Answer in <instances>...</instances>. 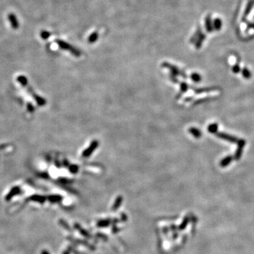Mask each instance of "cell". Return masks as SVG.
I'll return each mask as SVG.
<instances>
[{"mask_svg": "<svg viewBox=\"0 0 254 254\" xmlns=\"http://www.w3.org/2000/svg\"><path fill=\"white\" fill-rule=\"evenodd\" d=\"M188 85L186 83H185V82H182V83H181V84H180V92H179V94L177 95V99H178V98H180L181 95L183 94V93H186V92L187 90H188Z\"/></svg>", "mask_w": 254, "mask_h": 254, "instance_id": "11", "label": "cell"}, {"mask_svg": "<svg viewBox=\"0 0 254 254\" xmlns=\"http://www.w3.org/2000/svg\"><path fill=\"white\" fill-rule=\"evenodd\" d=\"M42 254H50V253H49L47 251L44 250V251H42Z\"/></svg>", "mask_w": 254, "mask_h": 254, "instance_id": "28", "label": "cell"}, {"mask_svg": "<svg viewBox=\"0 0 254 254\" xmlns=\"http://www.w3.org/2000/svg\"><path fill=\"white\" fill-rule=\"evenodd\" d=\"M56 42L60 48L62 49V50L68 51V52H69L70 53L72 54V55H74L76 57H79L81 55V52L80 50H78V49L76 48L75 47H73L71 44L68 43V42L59 39L57 40Z\"/></svg>", "mask_w": 254, "mask_h": 254, "instance_id": "1", "label": "cell"}, {"mask_svg": "<svg viewBox=\"0 0 254 254\" xmlns=\"http://www.w3.org/2000/svg\"><path fill=\"white\" fill-rule=\"evenodd\" d=\"M190 79H191V80L193 81L196 83H199L201 81V79H202V77H201V76L199 74H198V73H193V74H191V75H190Z\"/></svg>", "mask_w": 254, "mask_h": 254, "instance_id": "18", "label": "cell"}, {"mask_svg": "<svg viewBox=\"0 0 254 254\" xmlns=\"http://www.w3.org/2000/svg\"><path fill=\"white\" fill-rule=\"evenodd\" d=\"M215 136L217 137L220 138V139L225 140V141H228V142L232 143H237L239 139L236 137H235L234 136H231V135L227 134V133H222V132H217L215 133Z\"/></svg>", "mask_w": 254, "mask_h": 254, "instance_id": "5", "label": "cell"}, {"mask_svg": "<svg viewBox=\"0 0 254 254\" xmlns=\"http://www.w3.org/2000/svg\"><path fill=\"white\" fill-rule=\"evenodd\" d=\"M79 170V167L76 165H72L69 167V171L72 173H76Z\"/></svg>", "mask_w": 254, "mask_h": 254, "instance_id": "23", "label": "cell"}, {"mask_svg": "<svg viewBox=\"0 0 254 254\" xmlns=\"http://www.w3.org/2000/svg\"><path fill=\"white\" fill-rule=\"evenodd\" d=\"M98 37H99V34H98V32H93L92 34L90 35L88 38V42L89 43H94L98 40Z\"/></svg>", "mask_w": 254, "mask_h": 254, "instance_id": "15", "label": "cell"}, {"mask_svg": "<svg viewBox=\"0 0 254 254\" xmlns=\"http://www.w3.org/2000/svg\"><path fill=\"white\" fill-rule=\"evenodd\" d=\"M28 109L30 111V112H33V111L34 110V108H33V107L31 104H28Z\"/></svg>", "mask_w": 254, "mask_h": 254, "instance_id": "26", "label": "cell"}, {"mask_svg": "<svg viewBox=\"0 0 254 254\" xmlns=\"http://www.w3.org/2000/svg\"><path fill=\"white\" fill-rule=\"evenodd\" d=\"M217 129H218V125L216 123L211 124L208 126V131L211 133H216L217 132Z\"/></svg>", "mask_w": 254, "mask_h": 254, "instance_id": "17", "label": "cell"}, {"mask_svg": "<svg viewBox=\"0 0 254 254\" xmlns=\"http://www.w3.org/2000/svg\"><path fill=\"white\" fill-rule=\"evenodd\" d=\"M48 199L49 201H51V202H53V203L58 202V201H59L61 199V197L59 196H57V195H53V196H49Z\"/></svg>", "mask_w": 254, "mask_h": 254, "instance_id": "20", "label": "cell"}, {"mask_svg": "<svg viewBox=\"0 0 254 254\" xmlns=\"http://www.w3.org/2000/svg\"><path fill=\"white\" fill-rule=\"evenodd\" d=\"M8 19H9V22H10V24L12 25V27L14 28V30L18 29L19 28V22L18 18H17L16 16L14 14H9L8 15Z\"/></svg>", "mask_w": 254, "mask_h": 254, "instance_id": "6", "label": "cell"}, {"mask_svg": "<svg viewBox=\"0 0 254 254\" xmlns=\"http://www.w3.org/2000/svg\"><path fill=\"white\" fill-rule=\"evenodd\" d=\"M169 79H170V80L171 81L174 82V83L179 82V81H178V79H177V77H176V76L173 75V74H169Z\"/></svg>", "mask_w": 254, "mask_h": 254, "instance_id": "25", "label": "cell"}, {"mask_svg": "<svg viewBox=\"0 0 254 254\" xmlns=\"http://www.w3.org/2000/svg\"><path fill=\"white\" fill-rule=\"evenodd\" d=\"M40 36H41V38H42V39L46 40L50 36V32L47 31H42V32H41Z\"/></svg>", "mask_w": 254, "mask_h": 254, "instance_id": "22", "label": "cell"}, {"mask_svg": "<svg viewBox=\"0 0 254 254\" xmlns=\"http://www.w3.org/2000/svg\"><path fill=\"white\" fill-rule=\"evenodd\" d=\"M206 31L208 33H211L214 30L213 23H212V21L210 16H208L206 18Z\"/></svg>", "mask_w": 254, "mask_h": 254, "instance_id": "10", "label": "cell"}, {"mask_svg": "<svg viewBox=\"0 0 254 254\" xmlns=\"http://www.w3.org/2000/svg\"><path fill=\"white\" fill-rule=\"evenodd\" d=\"M193 91L196 94H201L203 93H209V92L214 91V88H193Z\"/></svg>", "mask_w": 254, "mask_h": 254, "instance_id": "14", "label": "cell"}, {"mask_svg": "<svg viewBox=\"0 0 254 254\" xmlns=\"http://www.w3.org/2000/svg\"><path fill=\"white\" fill-rule=\"evenodd\" d=\"M98 145H99V142L97 140H94V141H92L91 144L89 145L88 148L85 149V150H83L82 153V157L83 158H88V157L90 156V155L93 154V152L98 148Z\"/></svg>", "mask_w": 254, "mask_h": 254, "instance_id": "3", "label": "cell"}, {"mask_svg": "<svg viewBox=\"0 0 254 254\" xmlns=\"http://www.w3.org/2000/svg\"><path fill=\"white\" fill-rule=\"evenodd\" d=\"M205 38H206V36H205L204 34L201 33V34L199 35L198 39H197V40L196 41V49L201 48V46H202L203 41H204Z\"/></svg>", "mask_w": 254, "mask_h": 254, "instance_id": "12", "label": "cell"}, {"mask_svg": "<svg viewBox=\"0 0 254 254\" xmlns=\"http://www.w3.org/2000/svg\"><path fill=\"white\" fill-rule=\"evenodd\" d=\"M233 160H234V156L228 155V156L224 158L221 161H220V165L222 167H225L228 166V165L232 162Z\"/></svg>", "mask_w": 254, "mask_h": 254, "instance_id": "8", "label": "cell"}, {"mask_svg": "<svg viewBox=\"0 0 254 254\" xmlns=\"http://www.w3.org/2000/svg\"><path fill=\"white\" fill-rule=\"evenodd\" d=\"M30 199L31 201H36V202H38L40 203H44V201H45L46 198L44 196H40V195H34V196H32Z\"/></svg>", "mask_w": 254, "mask_h": 254, "instance_id": "13", "label": "cell"}, {"mask_svg": "<svg viewBox=\"0 0 254 254\" xmlns=\"http://www.w3.org/2000/svg\"><path fill=\"white\" fill-rule=\"evenodd\" d=\"M213 28L215 31H220L222 26V20L220 18H215L213 21Z\"/></svg>", "mask_w": 254, "mask_h": 254, "instance_id": "16", "label": "cell"}, {"mask_svg": "<svg viewBox=\"0 0 254 254\" xmlns=\"http://www.w3.org/2000/svg\"><path fill=\"white\" fill-rule=\"evenodd\" d=\"M236 144H237L238 147L236 148V151H235L234 159L236 160H239L241 158V155H242L243 150H244V147L246 144V141L244 139H239Z\"/></svg>", "mask_w": 254, "mask_h": 254, "instance_id": "4", "label": "cell"}, {"mask_svg": "<svg viewBox=\"0 0 254 254\" xmlns=\"http://www.w3.org/2000/svg\"><path fill=\"white\" fill-rule=\"evenodd\" d=\"M20 192H21V190H20V188H19L18 186L14 187V188H12L10 191L9 192V193L6 196L5 200L6 201H9V200L12 199L14 196L20 194Z\"/></svg>", "mask_w": 254, "mask_h": 254, "instance_id": "7", "label": "cell"}, {"mask_svg": "<svg viewBox=\"0 0 254 254\" xmlns=\"http://www.w3.org/2000/svg\"><path fill=\"white\" fill-rule=\"evenodd\" d=\"M188 132L191 135H193V137H195L196 139H200L202 136L201 131L198 128H195V127H190V128H188Z\"/></svg>", "mask_w": 254, "mask_h": 254, "instance_id": "9", "label": "cell"}, {"mask_svg": "<svg viewBox=\"0 0 254 254\" xmlns=\"http://www.w3.org/2000/svg\"><path fill=\"white\" fill-rule=\"evenodd\" d=\"M232 71L234 73H235V74H238L239 72H240L241 68L240 66H239V65L237 64L234 65V66H232Z\"/></svg>", "mask_w": 254, "mask_h": 254, "instance_id": "24", "label": "cell"}, {"mask_svg": "<svg viewBox=\"0 0 254 254\" xmlns=\"http://www.w3.org/2000/svg\"><path fill=\"white\" fill-rule=\"evenodd\" d=\"M162 66L164 68H166V69H169V71H170V74H173V75H174L176 76H178V75L182 76V77L184 78V79H186L187 78V76H186V74H185V72H184V71H181V70H179V69H178L177 66H174V65H172V64H171L166 62V61H165V62H163V64H162Z\"/></svg>", "mask_w": 254, "mask_h": 254, "instance_id": "2", "label": "cell"}, {"mask_svg": "<svg viewBox=\"0 0 254 254\" xmlns=\"http://www.w3.org/2000/svg\"><path fill=\"white\" fill-rule=\"evenodd\" d=\"M193 100V97H189V98H186V99L184 100V101H185V102H190V100Z\"/></svg>", "mask_w": 254, "mask_h": 254, "instance_id": "27", "label": "cell"}, {"mask_svg": "<svg viewBox=\"0 0 254 254\" xmlns=\"http://www.w3.org/2000/svg\"><path fill=\"white\" fill-rule=\"evenodd\" d=\"M241 73H242V76H244L246 79H249L252 76L251 72V71H249V69H248L246 67H244V69H243Z\"/></svg>", "mask_w": 254, "mask_h": 254, "instance_id": "19", "label": "cell"}, {"mask_svg": "<svg viewBox=\"0 0 254 254\" xmlns=\"http://www.w3.org/2000/svg\"><path fill=\"white\" fill-rule=\"evenodd\" d=\"M18 82L21 84L22 85H26L28 83V81H27L26 78L23 76H20L18 77Z\"/></svg>", "mask_w": 254, "mask_h": 254, "instance_id": "21", "label": "cell"}]
</instances>
